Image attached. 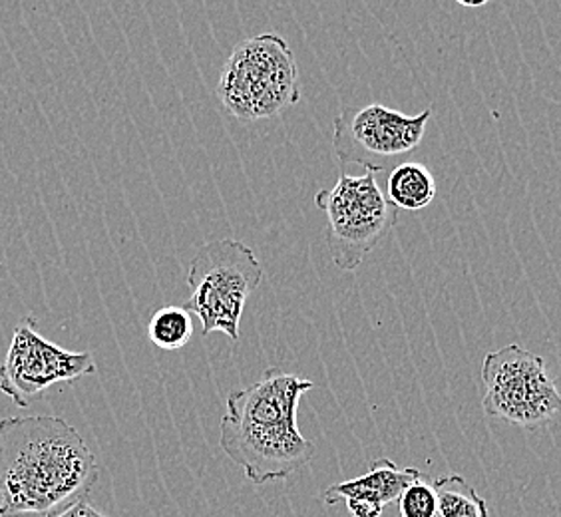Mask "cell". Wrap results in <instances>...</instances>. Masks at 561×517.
Listing matches in <instances>:
<instances>
[{
    "instance_id": "6da1fadb",
    "label": "cell",
    "mask_w": 561,
    "mask_h": 517,
    "mask_svg": "<svg viewBox=\"0 0 561 517\" xmlns=\"http://www.w3.org/2000/svg\"><path fill=\"white\" fill-rule=\"evenodd\" d=\"M100 463L60 416L0 421V517L48 516L87 497Z\"/></svg>"
},
{
    "instance_id": "7a4b0ae2",
    "label": "cell",
    "mask_w": 561,
    "mask_h": 517,
    "mask_svg": "<svg viewBox=\"0 0 561 517\" xmlns=\"http://www.w3.org/2000/svg\"><path fill=\"white\" fill-rule=\"evenodd\" d=\"M313 380L271 367L260 382L233 392L219 422V446L251 484L279 482L311 462L314 444L299 430L301 399Z\"/></svg>"
},
{
    "instance_id": "3957f363",
    "label": "cell",
    "mask_w": 561,
    "mask_h": 517,
    "mask_svg": "<svg viewBox=\"0 0 561 517\" xmlns=\"http://www.w3.org/2000/svg\"><path fill=\"white\" fill-rule=\"evenodd\" d=\"M216 92L224 108L243 122L279 116L301 100L291 46L277 33L241 41L224 65Z\"/></svg>"
},
{
    "instance_id": "277c9868",
    "label": "cell",
    "mask_w": 561,
    "mask_h": 517,
    "mask_svg": "<svg viewBox=\"0 0 561 517\" xmlns=\"http://www.w3.org/2000/svg\"><path fill=\"white\" fill-rule=\"evenodd\" d=\"M265 275L253 249L238 239L206 243L192 258L187 269V297L184 309L197 314L202 334L224 333L239 341V324L249 297Z\"/></svg>"
},
{
    "instance_id": "5b68a950",
    "label": "cell",
    "mask_w": 561,
    "mask_h": 517,
    "mask_svg": "<svg viewBox=\"0 0 561 517\" xmlns=\"http://www.w3.org/2000/svg\"><path fill=\"white\" fill-rule=\"evenodd\" d=\"M377 173H341L335 187L314 195V205L327 216V245L333 263L353 273L377 249L399 221V209L378 187Z\"/></svg>"
},
{
    "instance_id": "8992f818",
    "label": "cell",
    "mask_w": 561,
    "mask_h": 517,
    "mask_svg": "<svg viewBox=\"0 0 561 517\" xmlns=\"http://www.w3.org/2000/svg\"><path fill=\"white\" fill-rule=\"evenodd\" d=\"M482 409L490 418L538 428L561 414V394L540 355L519 345L488 353Z\"/></svg>"
},
{
    "instance_id": "52a82bcc",
    "label": "cell",
    "mask_w": 561,
    "mask_h": 517,
    "mask_svg": "<svg viewBox=\"0 0 561 517\" xmlns=\"http://www.w3.org/2000/svg\"><path fill=\"white\" fill-rule=\"evenodd\" d=\"M432 108L416 116L382 104L346 106L333 122V150L341 163L385 172V162L407 156L421 146Z\"/></svg>"
},
{
    "instance_id": "ba28073f",
    "label": "cell",
    "mask_w": 561,
    "mask_h": 517,
    "mask_svg": "<svg viewBox=\"0 0 561 517\" xmlns=\"http://www.w3.org/2000/svg\"><path fill=\"white\" fill-rule=\"evenodd\" d=\"M94 372L96 363L92 353H72L46 341L34 319H26L14 329L9 353L0 365V392L19 409H28L44 390Z\"/></svg>"
},
{
    "instance_id": "9c48e42d",
    "label": "cell",
    "mask_w": 561,
    "mask_h": 517,
    "mask_svg": "<svg viewBox=\"0 0 561 517\" xmlns=\"http://www.w3.org/2000/svg\"><path fill=\"white\" fill-rule=\"evenodd\" d=\"M421 475L419 468H399L389 458H378L367 474L327 487L323 497L329 506H335L345 499H367L387 507L392 502H399L402 492Z\"/></svg>"
},
{
    "instance_id": "30bf717a",
    "label": "cell",
    "mask_w": 561,
    "mask_h": 517,
    "mask_svg": "<svg viewBox=\"0 0 561 517\" xmlns=\"http://www.w3.org/2000/svg\"><path fill=\"white\" fill-rule=\"evenodd\" d=\"M436 192V180L424 163H400L387 177V199L397 209L421 211L434 202Z\"/></svg>"
},
{
    "instance_id": "8fae6325",
    "label": "cell",
    "mask_w": 561,
    "mask_h": 517,
    "mask_svg": "<svg viewBox=\"0 0 561 517\" xmlns=\"http://www.w3.org/2000/svg\"><path fill=\"white\" fill-rule=\"evenodd\" d=\"M434 490L438 496V517L490 516L486 499L462 475H440L434 480Z\"/></svg>"
},
{
    "instance_id": "7c38bea8",
    "label": "cell",
    "mask_w": 561,
    "mask_h": 517,
    "mask_svg": "<svg viewBox=\"0 0 561 517\" xmlns=\"http://www.w3.org/2000/svg\"><path fill=\"white\" fill-rule=\"evenodd\" d=\"M194 336V321L192 313L184 307L168 305L158 309L148 323V338L153 346L162 351H180L184 348Z\"/></svg>"
},
{
    "instance_id": "4fadbf2b",
    "label": "cell",
    "mask_w": 561,
    "mask_h": 517,
    "mask_svg": "<svg viewBox=\"0 0 561 517\" xmlns=\"http://www.w3.org/2000/svg\"><path fill=\"white\" fill-rule=\"evenodd\" d=\"M399 512L402 517H438V496L428 475L422 474L402 492Z\"/></svg>"
},
{
    "instance_id": "5bb4252c",
    "label": "cell",
    "mask_w": 561,
    "mask_h": 517,
    "mask_svg": "<svg viewBox=\"0 0 561 517\" xmlns=\"http://www.w3.org/2000/svg\"><path fill=\"white\" fill-rule=\"evenodd\" d=\"M44 517H108L106 514H102L100 509L92 506L90 502H88V497H82V499H78L75 504H70V506L62 507V509H56L53 514H48V516Z\"/></svg>"
},
{
    "instance_id": "9a60e30c",
    "label": "cell",
    "mask_w": 561,
    "mask_h": 517,
    "mask_svg": "<svg viewBox=\"0 0 561 517\" xmlns=\"http://www.w3.org/2000/svg\"><path fill=\"white\" fill-rule=\"evenodd\" d=\"M346 512L353 517H382L385 507L367 499H345Z\"/></svg>"
}]
</instances>
